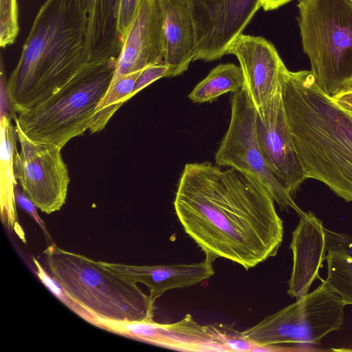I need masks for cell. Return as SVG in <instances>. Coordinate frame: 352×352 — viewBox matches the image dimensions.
<instances>
[{"instance_id":"cell-25","label":"cell","mask_w":352,"mask_h":352,"mask_svg":"<svg viewBox=\"0 0 352 352\" xmlns=\"http://www.w3.org/2000/svg\"><path fill=\"white\" fill-rule=\"evenodd\" d=\"M141 1L142 0H120L118 16V31L122 42Z\"/></svg>"},{"instance_id":"cell-8","label":"cell","mask_w":352,"mask_h":352,"mask_svg":"<svg viewBox=\"0 0 352 352\" xmlns=\"http://www.w3.org/2000/svg\"><path fill=\"white\" fill-rule=\"evenodd\" d=\"M256 108L245 87L233 93L229 126L215 153V162L258 179L282 210L292 208L299 215L303 211L278 184L265 162L256 131Z\"/></svg>"},{"instance_id":"cell-17","label":"cell","mask_w":352,"mask_h":352,"mask_svg":"<svg viewBox=\"0 0 352 352\" xmlns=\"http://www.w3.org/2000/svg\"><path fill=\"white\" fill-rule=\"evenodd\" d=\"M161 8L167 77L180 75L194 61L195 36L187 0H158Z\"/></svg>"},{"instance_id":"cell-30","label":"cell","mask_w":352,"mask_h":352,"mask_svg":"<svg viewBox=\"0 0 352 352\" xmlns=\"http://www.w3.org/2000/svg\"><path fill=\"white\" fill-rule=\"evenodd\" d=\"M111 1L113 4H118L120 0H111Z\"/></svg>"},{"instance_id":"cell-27","label":"cell","mask_w":352,"mask_h":352,"mask_svg":"<svg viewBox=\"0 0 352 352\" xmlns=\"http://www.w3.org/2000/svg\"><path fill=\"white\" fill-rule=\"evenodd\" d=\"M331 98L342 108L352 113V81Z\"/></svg>"},{"instance_id":"cell-16","label":"cell","mask_w":352,"mask_h":352,"mask_svg":"<svg viewBox=\"0 0 352 352\" xmlns=\"http://www.w3.org/2000/svg\"><path fill=\"white\" fill-rule=\"evenodd\" d=\"M212 260L199 263L158 265H129L101 261L106 267L135 283L144 284L155 301L166 291L197 285L214 275Z\"/></svg>"},{"instance_id":"cell-4","label":"cell","mask_w":352,"mask_h":352,"mask_svg":"<svg viewBox=\"0 0 352 352\" xmlns=\"http://www.w3.org/2000/svg\"><path fill=\"white\" fill-rule=\"evenodd\" d=\"M44 253L52 277L65 294L96 318L153 321L155 301L136 283L101 261L63 250L54 243Z\"/></svg>"},{"instance_id":"cell-22","label":"cell","mask_w":352,"mask_h":352,"mask_svg":"<svg viewBox=\"0 0 352 352\" xmlns=\"http://www.w3.org/2000/svg\"><path fill=\"white\" fill-rule=\"evenodd\" d=\"M326 259L328 270L325 280L345 305H352V255L344 250L331 249Z\"/></svg>"},{"instance_id":"cell-9","label":"cell","mask_w":352,"mask_h":352,"mask_svg":"<svg viewBox=\"0 0 352 352\" xmlns=\"http://www.w3.org/2000/svg\"><path fill=\"white\" fill-rule=\"evenodd\" d=\"M20 151L16 148L14 172L23 193L41 211L51 214L65 204L70 182L61 148L32 140L14 120Z\"/></svg>"},{"instance_id":"cell-20","label":"cell","mask_w":352,"mask_h":352,"mask_svg":"<svg viewBox=\"0 0 352 352\" xmlns=\"http://www.w3.org/2000/svg\"><path fill=\"white\" fill-rule=\"evenodd\" d=\"M244 87L240 67L233 63L220 64L195 87L188 98L196 103L209 102L226 93H236Z\"/></svg>"},{"instance_id":"cell-14","label":"cell","mask_w":352,"mask_h":352,"mask_svg":"<svg viewBox=\"0 0 352 352\" xmlns=\"http://www.w3.org/2000/svg\"><path fill=\"white\" fill-rule=\"evenodd\" d=\"M229 54L238 59L248 94L258 109L280 86L287 67L274 45L261 36L241 34Z\"/></svg>"},{"instance_id":"cell-5","label":"cell","mask_w":352,"mask_h":352,"mask_svg":"<svg viewBox=\"0 0 352 352\" xmlns=\"http://www.w3.org/2000/svg\"><path fill=\"white\" fill-rule=\"evenodd\" d=\"M118 58L93 63L42 104L13 118L30 139L63 148L82 135L113 79Z\"/></svg>"},{"instance_id":"cell-10","label":"cell","mask_w":352,"mask_h":352,"mask_svg":"<svg viewBox=\"0 0 352 352\" xmlns=\"http://www.w3.org/2000/svg\"><path fill=\"white\" fill-rule=\"evenodd\" d=\"M195 36L194 60L212 61L229 54L263 0H187Z\"/></svg>"},{"instance_id":"cell-13","label":"cell","mask_w":352,"mask_h":352,"mask_svg":"<svg viewBox=\"0 0 352 352\" xmlns=\"http://www.w3.org/2000/svg\"><path fill=\"white\" fill-rule=\"evenodd\" d=\"M154 64H165L162 12L158 0H142L124 38L111 82Z\"/></svg>"},{"instance_id":"cell-7","label":"cell","mask_w":352,"mask_h":352,"mask_svg":"<svg viewBox=\"0 0 352 352\" xmlns=\"http://www.w3.org/2000/svg\"><path fill=\"white\" fill-rule=\"evenodd\" d=\"M344 306L340 296L322 280L314 292L241 332L257 345L319 344L327 334L342 327Z\"/></svg>"},{"instance_id":"cell-11","label":"cell","mask_w":352,"mask_h":352,"mask_svg":"<svg viewBox=\"0 0 352 352\" xmlns=\"http://www.w3.org/2000/svg\"><path fill=\"white\" fill-rule=\"evenodd\" d=\"M258 140L265 162L278 184L292 195L306 179L286 114L282 85L256 109Z\"/></svg>"},{"instance_id":"cell-19","label":"cell","mask_w":352,"mask_h":352,"mask_svg":"<svg viewBox=\"0 0 352 352\" xmlns=\"http://www.w3.org/2000/svg\"><path fill=\"white\" fill-rule=\"evenodd\" d=\"M1 207L10 215L14 212L16 180L14 172V156L16 151V132L6 112L1 105Z\"/></svg>"},{"instance_id":"cell-24","label":"cell","mask_w":352,"mask_h":352,"mask_svg":"<svg viewBox=\"0 0 352 352\" xmlns=\"http://www.w3.org/2000/svg\"><path fill=\"white\" fill-rule=\"evenodd\" d=\"M168 67L166 64H154L144 67L139 75L129 98H131L142 89L153 82L167 77Z\"/></svg>"},{"instance_id":"cell-2","label":"cell","mask_w":352,"mask_h":352,"mask_svg":"<svg viewBox=\"0 0 352 352\" xmlns=\"http://www.w3.org/2000/svg\"><path fill=\"white\" fill-rule=\"evenodd\" d=\"M282 94L306 179L320 181L352 202V113L317 85L311 70L286 69Z\"/></svg>"},{"instance_id":"cell-1","label":"cell","mask_w":352,"mask_h":352,"mask_svg":"<svg viewBox=\"0 0 352 352\" xmlns=\"http://www.w3.org/2000/svg\"><path fill=\"white\" fill-rule=\"evenodd\" d=\"M274 199L258 179L209 162L186 164L173 202L185 232L212 261L245 270L274 256L283 239Z\"/></svg>"},{"instance_id":"cell-12","label":"cell","mask_w":352,"mask_h":352,"mask_svg":"<svg viewBox=\"0 0 352 352\" xmlns=\"http://www.w3.org/2000/svg\"><path fill=\"white\" fill-rule=\"evenodd\" d=\"M104 327L112 332L172 349L231 351L228 344L230 327L222 324L202 326L189 314L173 324L105 320Z\"/></svg>"},{"instance_id":"cell-23","label":"cell","mask_w":352,"mask_h":352,"mask_svg":"<svg viewBox=\"0 0 352 352\" xmlns=\"http://www.w3.org/2000/svg\"><path fill=\"white\" fill-rule=\"evenodd\" d=\"M19 31L17 0H0V46L6 48L13 44Z\"/></svg>"},{"instance_id":"cell-6","label":"cell","mask_w":352,"mask_h":352,"mask_svg":"<svg viewBox=\"0 0 352 352\" xmlns=\"http://www.w3.org/2000/svg\"><path fill=\"white\" fill-rule=\"evenodd\" d=\"M304 53L319 88L332 96L352 81V0H298Z\"/></svg>"},{"instance_id":"cell-3","label":"cell","mask_w":352,"mask_h":352,"mask_svg":"<svg viewBox=\"0 0 352 352\" xmlns=\"http://www.w3.org/2000/svg\"><path fill=\"white\" fill-rule=\"evenodd\" d=\"M87 19L79 0H47L40 8L6 84L14 113L30 110L87 67Z\"/></svg>"},{"instance_id":"cell-21","label":"cell","mask_w":352,"mask_h":352,"mask_svg":"<svg viewBox=\"0 0 352 352\" xmlns=\"http://www.w3.org/2000/svg\"><path fill=\"white\" fill-rule=\"evenodd\" d=\"M142 70L122 76L111 82L90 120L88 126L90 133L102 131L117 110L130 99V94Z\"/></svg>"},{"instance_id":"cell-26","label":"cell","mask_w":352,"mask_h":352,"mask_svg":"<svg viewBox=\"0 0 352 352\" xmlns=\"http://www.w3.org/2000/svg\"><path fill=\"white\" fill-rule=\"evenodd\" d=\"M326 239L327 250L331 249L344 250L352 255V238L326 229Z\"/></svg>"},{"instance_id":"cell-29","label":"cell","mask_w":352,"mask_h":352,"mask_svg":"<svg viewBox=\"0 0 352 352\" xmlns=\"http://www.w3.org/2000/svg\"><path fill=\"white\" fill-rule=\"evenodd\" d=\"M292 0H263L262 8L265 11L276 10Z\"/></svg>"},{"instance_id":"cell-18","label":"cell","mask_w":352,"mask_h":352,"mask_svg":"<svg viewBox=\"0 0 352 352\" xmlns=\"http://www.w3.org/2000/svg\"><path fill=\"white\" fill-rule=\"evenodd\" d=\"M87 19L84 56L87 63L118 58L122 41L111 9V0H79Z\"/></svg>"},{"instance_id":"cell-28","label":"cell","mask_w":352,"mask_h":352,"mask_svg":"<svg viewBox=\"0 0 352 352\" xmlns=\"http://www.w3.org/2000/svg\"><path fill=\"white\" fill-rule=\"evenodd\" d=\"M16 190V189H15ZM15 199L16 200L19 205L23 208L26 212H28L32 217L40 224L41 228L47 234L45 226L43 225V222L36 210L35 204L23 193H21L18 189L14 191Z\"/></svg>"},{"instance_id":"cell-15","label":"cell","mask_w":352,"mask_h":352,"mask_svg":"<svg viewBox=\"0 0 352 352\" xmlns=\"http://www.w3.org/2000/svg\"><path fill=\"white\" fill-rule=\"evenodd\" d=\"M292 232L290 249L293 266L287 293L300 298L308 294L313 282L320 278L319 270L326 258V228L312 212H302Z\"/></svg>"}]
</instances>
